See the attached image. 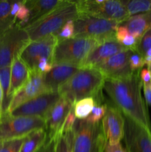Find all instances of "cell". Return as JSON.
Instances as JSON below:
<instances>
[{"instance_id": "cell-29", "label": "cell", "mask_w": 151, "mask_h": 152, "mask_svg": "<svg viewBox=\"0 0 151 152\" xmlns=\"http://www.w3.org/2000/svg\"><path fill=\"white\" fill-rule=\"evenodd\" d=\"M30 16V13L29 8L27 7L25 1H22V4L15 16L16 22V24L22 28H25L29 22Z\"/></svg>"}, {"instance_id": "cell-3", "label": "cell", "mask_w": 151, "mask_h": 152, "mask_svg": "<svg viewBox=\"0 0 151 152\" xmlns=\"http://www.w3.org/2000/svg\"><path fill=\"white\" fill-rule=\"evenodd\" d=\"M78 17L76 1H65L64 4L36 22L23 28L28 33L30 41L57 34L68 21H74Z\"/></svg>"}, {"instance_id": "cell-40", "label": "cell", "mask_w": 151, "mask_h": 152, "mask_svg": "<svg viewBox=\"0 0 151 152\" xmlns=\"http://www.w3.org/2000/svg\"><path fill=\"white\" fill-rule=\"evenodd\" d=\"M144 90V94L146 102L148 105H151V88L150 86H142Z\"/></svg>"}, {"instance_id": "cell-20", "label": "cell", "mask_w": 151, "mask_h": 152, "mask_svg": "<svg viewBox=\"0 0 151 152\" xmlns=\"http://www.w3.org/2000/svg\"><path fill=\"white\" fill-rule=\"evenodd\" d=\"M64 0H29L25 1L27 7L29 8L30 16L28 25L34 23L41 17L58 8L65 3ZM26 27V26H25Z\"/></svg>"}, {"instance_id": "cell-38", "label": "cell", "mask_w": 151, "mask_h": 152, "mask_svg": "<svg viewBox=\"0 0 151 152\" xmlns=\"http://www.w3.org/2000/svg\"><path fill=\"white\" fill-rule=\"evenodd\" d=\"M105 152H127V151L126 150L125 147L121 145V143L111 145L108 142H107L106 145H105Z\"/></svg>"}, {"instance_id": "cell-31", "label": "cell", "mask_w": 151, "mask_h": 152, "mask_svg": "<svg viewBox=\"0 0 151 152\" xmlns=\"http://www.w3.org/2000/svg\"><path fill=\"white\" fill-rule=\"evenodd\" d=\"M129 62H130L131 71L133 72L141 71L145 65L143 56H142L139 52L136 51L134 49H132L131 53L129 57Z\"/></svg>"}, {"instance_id": "cell-24", "label": "cell", "mask_w": 151, "mask_h": 152, "mask_svg": "<svg viewBox=\"0 0 151 152\" xmlns=\"http://www.w3.org/2000/svg\"><path fill=\"white\" fill-rule=\"evenodd\" d=\"M10 69H11V65L0 69V83H1L3 91L2 114L1 115L7 114L10 102H11V99L9 95L10 88Z\"/></svg>"}, {"instance_id": "cell-1", "label": "cell", "mask_w": 151, "mask_h": 152, "mask_svg": "<svg viewBox=\"0 0 151 152\" xmlns=\"http://www.w3.org/2000/svg\"><path fill=\"white\" fill-rule=\"evenodd\" d=\"M140 71L130 77L119 80L106 79L103 89L124 115L151 132V122L146 103L142 96Z\"/></svg>"}, {"instance_id": "cell-21", "label": "cell", "mask_w": 151, "mask_h": 152, "mask_svg": "<svg viewBox=\"0 0 151 152\" xmlns=\"http://www.w3.org/2000/svg\"><path fill=\"white\" fill-rule=\"evenodd\" d=\"M120 25L127 28L139 42L141 37L151 28V11L130 16Z\"/></svg>"}, {"instance_id": "cell-12", "label": "cell", "mask_w": 151, "mask_h": 152, "mask_svg": "<svg viewBox=\"0 0 151 152\" xmlns=\"http://www.w3.org/2000/svg\"><path fill=\"white\" fill-rule=\"evenodd\" d=\"M62 96L59 91L45 92L19 105L9 115L13 117H40L44 118L47 111Z\"/></svg>"}, {"instance_id": "cell-26", "label": "cell", "mask_w": 151, "mask_h": 152, "mask_svg": "<svg viewBox=\"0 0 151 152\" xmlns=\"http://www.w3.org/2000/svg\"><path fill=\"white\" fill-rule=\"evenodd\" d=\"M97 105L94 98L88 97L77 101L73 105V111L77 120H86L93 107Z\"/></svg>"}, {"instance_id": "cell-23", "label": "cell", "mask_w": 151, "mask_h": 152, "mask_svg": "<svg viewBox=\"0 0 151 152\" xmlns=\"http://www.w3.org/2000/svg\"><path fill=\"white\" fill-rule=\"evenodd\" d=\"M12 4L13 1L0 0V35L16 23L10 13Z\"/></svg>"}, {"instance_id": "cell-14", "label": "cell", "mask_w": 151, "mask_h": 152, "mask_svg": "<svg viewBox=\"0 0 151 152\" xmlns=\"http://www.w3.org/2000/svg\"><path fill=\"white\" fill-rule=\"evenodd\" d=\"M73 105L74 104L69 99L62 96L47 111L44 117L47 140L56 139L59 134L64 122Z\"/></svg>"}, {"instance_id": "cell-15", "label": "cell", "mask_w": 151, "mask_h": 152, "mask_svg": "<svg viewBox=\"0 0 151 152\" xmlns=\"http://www.w3.org/2000/svg\"><path fill=\"white\" fill-rule=\"evenodd\" d=\"M131 51L132 49L127 48L118 52L98 67L97 69L103 74L105 80H119L130 77L134 73L131 71L129 62Z\"/></svg>"}, {"instance_id": "cell-32", "label": "cell", "mask_w": 151, "mask_h": 152, "mask_svg": "<svg viewBox=\"0 0 151 152\" xmlns=\"http://www.w3.org/2000/svg\"><path fill=\"white\" fill-rule=\"evenodd\" d=\"M151 48V28L148 30L139 39L135 50L139 52L143 57L149 49Z\"/></svg>"}, {"instance_id": "cell-25", "label": "cell", "mask_w": 151, "mask_h": 152, "mask_svg": "<svg viewBox=\"0 0 151 152\" xmlns=\"http://www.w3.org/2000/svg\"><path fill=\"white\" fill-rule=\"evenodd\" d=\"M130 16L151 11V0H121Z\"/></svg>"}, {"instance_id": "cell-16", "label": "cell", "mask_w": 151, "mask_h": 152, "mask_svg": "<svg viewBox=\"0 0 151 152\" xmlns=\"http://www.w3.org/2000/svg\"><path fill=\"white\" fill-rule=\"evenodd\" d=\"M45 92L47 91L43 84V74L38 71H30L28 82L12 98L7 114H10L22 104Z\"/></svg>"}, {"instance_id": "cell-19", "label": "cell", "mask_w": 151, "mask_h": 152, "mask_svg": "<svg viewBox=\"0 0 151 152\" xmlns=\"http://www.w3.org/2000/svg\"><path fill=\"white\" fill-rule=\"evenodd\" d=\"M30 75V71L26 64L19 56L15 58L11 64L10 69V88L9 95L11 100L15 94L28 82Z\"/></svg>"}, {"instance_id": "cell-27", "label": "cell", "mask_w": 151, "mask_h": 152, "mask_svg": "<svg viewBox=\"0 0 151 152\" xmlns=\"http://www.w3.org/2000/svg\"><path fill=\"white\" fill-rule=\"evenodd\" d=\"M115 37L118 42H119L127 48L135 50L138 45L137 40L129 32L127 28L123 25H119L118 27Z\"/></svg>"}, {"instance_id": "cell-30", "label": "cell", "mask_w": 151, "mask_h": 152, "mask_svg": "<svg viewBox=\"0 0 151 152\" xmlns=\"http://www.w3.org/2000/svg\"><path fill=\"white\" fill-rule=\"evenodd\" d=\"M25 138L0 142V152H19Z\"/></svg>"}, {"instance_id": "cell-39", "label": "cell", "mask_w": 151, "mask_h": 152, "mask_svg": "<svg viewBox=\"0 0 151 152\" xmlns=\"http://www.w3.org/2000/svg\"><path fill=\"white\" fill-rule=\"evenodd\" d=\"M55 145H56V139L47 140L45 144L40 148L38 152H54Z\"/></svg>"}, {"instance_id": "cell-10", "label": "cell", "mask_w": 151, "mask_h": 152, "mask_svg": "<svg viewBox=\"0 0 151 152\" xmlns=\"http://www.w3.org/2000/svg\"><path fill=\"white\" fill-rule=\"evenodd\" d=\"M57 42L58 39L55 35L48 36L36 41H30L22 50L19 57L26 64L30 71H36L38 62L41 59H46L51 62Z\"/></svg>"}, {"instance_id": "cell-5", "label": "cell", "mask_w": 151, "mask_h": 152, "mask_svg": "<svg viewBox=\"0 0 151 152\" xmlns=\"http://www.w3.org/2000/svg\"><path fill=\"white\" fill-rule=\"evenodd\" d=\"M107 141L102 123L76 120L73 128V152H105Z\"/></svg>"}, {"instance_id": "cell-37", "label": "cell", "mask_w": 151, "mask_h": 152, "mask_svg": "<svg viewBox=\"0 0 151 152\" xmlns=\"http://www.w3.org/2000/svg\"><path fill=\"white\" fill-rule=\"evenodd\" d=\"M140 78L142 86H150L151 74L147 68H142L140 71Z\"/></svg>"}, {"instance_id": "cell-13", "label": "cell", "mask_w": 151, "mask_h": 152, "mask_svg": "<svg viewBox=\"0 0 151 152\" xmlns=\"http://www.w3.org/2000/svg\"><path fill=\"white\" fill-rule=\"evenodd\" d=\"M104 133L108 143L115 145L124 139V115L115 105L106 103V110L102 120Z\"/></svg>"}, {"instance_id": "cell-8", "label": "cell", "mask_w": 151, "mask_h": 152, "mask_svg": "<svg viewBox=\"0 0 151 152\" xmlns=\"http://www.w3.org/2000/svg\"><path fill=\"white\" fill-rule=\"evenodd\" d=\"M120 24L115 21L94 16H79L74 20V37L105 41L115 38Z\"/></svg>"}, {"instance_id": "cell-35", "label": "cell", "mask_w": 151, "mask_h": 152, "mask_svg": "<svg viewBox=\"0 0 151 152\" xmlns=\"http://www.w3.org/2000/svg\"><path fill=\"white\" fill-rule=\"evenodd\" d=\"M76 117L75 114H74L73 108L71 109V111L68 113V116H67L66 119H65V122H64L63 126H62V129H61L60 133H68V132H70L73 131L74 126L76 122Z\"/></svg>"}, {"instance_id": "cell-34", "label": "cell", "mask_w": 151, "mask_h": 152, "mask_svg": "<svg viewBox=\"0 0 151 152\" xmlns=\"http://www.w3.org/2000/svg\"><path fill=\"white\" fill-rule=\"evenodd\" d=\"M74 33H75L74 21H68L61 28L60 31L55 34V36L57 37L58 40L68 39L74 37Z\"/></svg>"}, {"instance_id": "cell-7", "label": "cell", "mask_w": 151, "mask_h": 152, "mask_svg": "<svg viewBox=\"0 0 151 152\" xmlns=\"http://www.w3.org/2000/svg\"><path fill=\"white\" fill-rule=\"evenodd\" d=\"M39 129H45L42 117L3 114L0 117V142L25 138L31 132Z\"/></svg>"}, {"instance_id": "cell-28", "label": "cell", "mask_w": 151, "mask_h": 152, "mask_svg": "<svg viewBox=\"0 0 151 152\" xmlns=\"http://www.w3.org/2000/svg\"><path fill=\"white\" fill-rule=\"evenodd\" d=\"M73 131L61 133L56 137L54 152H73Z\"/></svg>"}, {"instance_id": "cell-4", "label": "cell", "mask_w": 151, "mask_h": 152, "mask_svg": "<svg viewBox=\"0 0 151 152\" xmlns=\"http://www.w3.org/2000/svg\"><path fill=\"white\" fill-rule=\"evenodd\" d=\"M102 42L104 41L81 37L58 40L52 57V64H65L81 68L90 52Z\"/></svg>"}, {"instance_id": "cell-6", "label": "cell", "mask_w": 151, "mask_h": 152, "mask_svg": "<svg viewBox=\"0 0 151 152\" xmlns=\"http://www.w3.org/2000/svg\"><path fill=\"white\" fill-rule=\"evenodd\" d=\"M79 16H94L115 21L121 25L130 16L121 0L76 1Z\"/></svg>"}, {"instance_id": "cell-18", "label": "cell", "mask_w": 151, "mask_h": 152, "mask_svg": "<svg viewBox=\"0 0 151 152\" xmlns=\"http://www.w3.org/2000/svg\"><path fill=\"white\" fill-rule=\"evenodd\" d=\"M80 68L78 66L65 64L53 65L48 73L43 74V84L46 91H58Z\"/></svg>"}, {"instance_id": "cell-43", "label": "cell", "mask_w": 151, "mask_h": 152, "mask_svg": "<svg viewBox=\"0 0 151 152\" xmlns=\"http://www.w3.org/2000/svg\"><path fill=\"white\" fill-rule=\"evenodd\" d=\"M150 88H151V84H150Z\"/></svg>"}, {"instance_id": "cell-33", "label": "cell", "mask_w": 151, "mask_h": 152, "mask_svg": "<svg viewBox=\"0 0 151 152\" xmlns=\"http://www.w3.org/2000/svg\"><path fill=\"white\" fill-rule=\"evenodd\" d=\"M106 104L96 105L93 107L89 117L86 119V121L90 123H99L102 121L105 114Z\"/></svg>"}, {"instance_id": "cell-2", "label": "cell", "mask_w": 151, "mask_h": 152, "mask_svg": "<svg viewBox=\"0 0 151 152\" xmlns=\"http://www.w3.org/2000/svg\"><path fill=\"white\" fill-rule=\"evenodd\" d=\"M105 81V77L97 68H81L58 91L73 104L80 99L92 97L97 105H102Z\"/></svg>"}, {"instance_id": "cell-11", "label": "cell", "mask_w": 151, "mask_h": 152, "mask_svg": "<svg viewBox=\"0 0 151 152\" xmlns=\"http://www.w3.org/2000/svg\"><path fill=\"white\" fill-rule=\"evenodd\" d=\"M124 118L123 140L127 152H151V132L127 116Z\"/></svg>"}, {"instance_id": "cell-36", "label": "cell", "mask_w": 151, "mask_h": 152, "mask_svg": "<svg viewBox=\"0 0 151 152\" xmlns=\"http://www.w3.org/2000/svg\"><path fill=\"white\" fill-rule=\"evenodd\" d=\"M53 66V64L50 61L46 59H42L38 62L36 71H38L42 74H45L52 69Z\"/></svg>"}, {"instance_id": "cell-22", "label": "cell", "mask_w": 151, "mask_h": 152, "mask_svg": "<svg viewBox=\"0 0 151 152\" xmlns=\"http://www.w3.org/2000/svg\"><path fill=\"white\" fill-rule=\"evenodd\" d=\"M47 140L45 129L34 131L25 138L19 152H38Z\"/></svg>"}, {"instance_id": "cell-17", "label": "cell", "mask_w": 151, "mask_h": 152, "mask_svg": "<svg viewBox=\"0 0 151 152\" xmlns=\"http://www.w3.org/2000/svg\"><path fill=\"white\" fill-rule=\"evenodd\" d=\"M127 49L116 41L115 38L105 40L98 45L87 56L81 68H97L109 58Z\"/></svg>"}, {"instance_id": "cell-41", "label": "cell", "mask_w": 151, "mask_h": 152, "mask_svg": "<svg viewBox=\"0 0 151 152\" xmlns=\"http://www.w3.org/2000/svg\"><path fill=\"white\" fill-rule=\"evenodd\" d=\"M2 102H3V91L1 88V83H0V117L2 114Z\"/></svg>"}, {"instance_id": "cell-42", "label": "cell", "mask_w": 151, "mask_h": 152, "mask_svg": "<svg viewBox=\"0 0 151 152\" xmlns=\"http://www.w3.org/2000/svg\"><path fill=\"white\" fill-rule=\"evenodd\" d=\"M147 69L149 70V71L150 72V74H151V63L149 65H147Z\"/></svg>"}, {"instance_id": "cell-9", "label": "cell", "mask_w": 151, "mask_h": 152, "mask_svg": "<svg viewBox=\"0 0 151 152\" xmlns=\"http://www.w3.org/2000/svg\"><path fill=\"white\" fill-rule=\"evenodd\" d=\"M30 42L27 31L17 24L0 35V69L10 66Z\"/></svg>"}]
</instances>
